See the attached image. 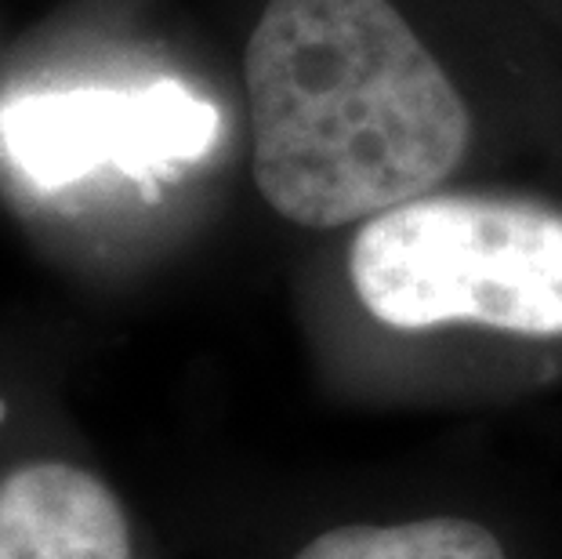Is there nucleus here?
<instances>
[{
	"instance_id": "f257e3e1",
	"label": "nucleus",
	"mask_w": 562,
	"mask_h": 559,
	"mask_svg": "<svg viewBox=\"0 0 562 559\" xmlns=\"http://www.w3.org/2000/svg\"><path fill=\"white\" fill-rule=\"evenodd\" d=\"M244 74L255 182L308 230L425 197L469 149V105L392 0H269Z\"/></svg>"
},
{
	"instance_id": "f03ea898",
	"label": "nucleus",
	"mask_w": 562,
	"mask_h": 559,
	"mask_svg": "<svg viewBox=\"0 0 562 559\" xmlns=\"http://www.w3.org/2000/svg\"><path fill=\"white\" fill-rule=\"evenodd\" d=\"M349 277L370 316L417 331L483 324L562 335V215L475 197H417L352 241Z\"/></svg>"
},
{
	"instance_id": "7ed1b4c3",
	"label": "nucleus",
	"mask_w": 562,
	"mask_h": 559,
	"mask_svg": "<svg viewBox=\"0 0 562 559\" xmlns=\"http://www.w3.org/2000/svg\"><path fill=\"white\" fill-rule=\"evenodd\" d=\"M15 160L37 182L58 186L116 164L146 175L207 153L218 131V110L200 102L175 80L153 88L37 94L4 116Z\"/></svg>"
},
{
	"instance_id": "20e7f679",
	"label": "nucleus",
	"mask_w": 562,
	"mask_h": 559,
	"mask_svg": "<svg viewBox=\"0 0 562 559\" xmlns=\"http://www.w3.org/2000/svg\"><path fill=\"white\" fill-rule=\"evenodd\" d=\"M0 559H131L116 494L66 461L0 476Z\"/></svg>"
},
{
	"instance_id": "39448f33",
	"label": "nucleus",
	"mask_w": 562,
	"mask_h": 559,
	"mask_svg": "<svg viewBox=\"0 0 562 559\" xmlns=\"http://www.w3.org/2000/svg\"><path fill=\"white\" fill-rule=\"evenodd\" d=\"M294 559H508L483 523L428 516L406 523H345L323 530Z\"/></svg>"
}]
</instances>
